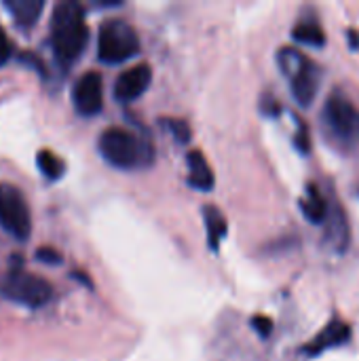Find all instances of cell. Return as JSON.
Masks as SVG:
<instances>
[{
	"mask_svg": "<svg viewBox=\"0 0 359 361\" xmlns=\"http://www.w3.org/2000/svg\"><path fill=\"white\" fill-rule=\"evenodd\" d=\"M296 148L307 154L311 150V140H309V129L300 123V133H296Z\"/></svg>",
	"mask_w": 359,
	"mask_h": 361,
	"instance_id": "obj_22",
	"label": "cell"
},
{
	"mask_svg": "<svg viewBox=\"0 0 359 361\" xmlns=\"http://www.w3.org/2000/svg\"><path fill=\"white\" fill-rule=\"evenodd\" d=\"M322 226H324L326 250L336 256H343L351 245V228H349V220H347L343 207L336 201L332 205H328V216Z\"/></svg>",
	"mask_w": 359,
	"mask_h": 361,
	"instance_id": "obj_9",
	"label": "cell"
},
{
	"mask_svg": "<svg viewBox=\"0 0 359 361\" xmlns=\"http://www.w3.org/2000/svg\"><path fill=\"white\" fill-rule=\"evenodd\" d=\"M51 42L61 63H72L83 55L89 42V25L78 2L61 0L55 4L51 15Z\"/></svg>",
	"mask_w": 359,
	"mask_h": 361,
	"instance_id": "obj_1",
	"label": "cell"
},
{
	"mask_svg": "<svg viewBox=\"0 0 359 361\" xmlns=\"http://www.w3.org/2000/svg\"><path fill=\"white\" fill-rule=\"evenodd\" d=\"M36 258L44 264H59L61 262V254L53 247H40L36 250Z\"/></svg>",
	"mask_w": 359,
	"mask_h": 361,
	"instance_id": "obj_21",
	"label": "cell"
},
{
	"mask_svg": "<svg viewBox=\"0 0 359 361\" xmlns=\"http://www.w3.org/2000/svg\"><path fill=\"white\" fill-rule=\"evenodd\" d=\"M0 294L6 300L17 302L21 307L40 309L51 302L55 290H53L51 281H47L44 277L13 269L0 279Z\"/></svg>",
	"mask_w": 359,
	"mask_h": 361,
	"instance_id": "obj_6",
	"label": "cell"
},
{
	"mask_svg": "<svg viewBox=\"0 0 359 361\" xmlns=\"http://www.w3.org/2000/svg\"><path fill=\"white\" fill-rule=\"evenodd\" d=\"M322 127L334 146L353 148L359 142V108L343 91H332L322 108Z\"/></svg>",
	"mask_w": 359,
	"mask_h": 361,
	"instance_id": "obj_4",
	"label": "cell"
},
{
	"mask_svg": "<svg viewBox=\"0 0 359 361\" xmlns=\"http://www.w3.org/2000/svg\"><path fill=\"white\" fill-rule=\"evenodd\" d=\"M347 44L351 47V51H359V32L355 27L347 30Z\"/></svg>",
	"mask_w": 359,
	"mask_h": 361,
	"instance_id": "obj_23",
	"label": "cell"
},
{
	"mask_svg": "<svg viewBox=\"0 0 359 361\" xmlns=\"http://www.w3.org/2000/svg\"><path fill=\"white\" fill-rule=\"evenodd\" d=\"M99 154L116 169H135L152 163V144L125 127H108L97 140Z\"/></svg>",
	"mask_w": 359,
	"mask_h": 361,
	"instance_id": "obj_2",
	"label": "cell"
},
{
	"mask_svg": "<svg viewBox=\"0 0 359 361\" xmlns=\"http://www.w3.org/2000/svg\"><path fill=\"white\" fill-rule=\"evenodd\" d=\"M292 38L300 44H307V47H313V49H320L326 44V34H324V27L320 25L317 19L309 17V19H300L294 27H292Z\"/></svg>",
	"mask_w": 359,
	"mask_h": 361,
	"instance_id": "obj_16",
	"label": "cell"
},
{
	"mask_svg": "<svg viewBox=\"0 0 359 361\" xmlns=\"http://www.w3.org/2000/svg\"><path fill=\"white\" fill-rule=\"evenodd\" d=\"M4 6L17 25L32 27L44 11V0H4Z\"/></svg>",
	"mask_w": 359,
	"mask_h": 361,
	"instance_id": "obj_14",
	"label": "cell"
},
{
	"mask_svg": "<svg viewBox=\"0 0 359 361\" xmlns=\"http://www.w3.org/2000/svg\"><path fill=\"white\" fill-rule=\"evenodd\" d=\"M252 328L258 332L260 338H269L271 332H273V322H271L269 317H264V315H256V317L252 319Z\"/></svg>",
	"mask_w": 359,
	"mask_h": 361,
	"instance_id": "obj_19",
	"label": "cell"
},
{
	"mask_svg": "<svg viewBox=\"0 0 359 361\" xmlns=\"http://www.w3.org/2000/svg\"><path fill=\"white\" fill-rule=\"evenodd\" d=\"M203 220H205V231H207V243L212 252H218L222 241L226 239L229 233V222L226 216L216 207V205H205L203 207Z\"/></svg>",
	"mask_w": 359,
	"mask_h": 361,
	"instance_id": "obj_13",
	"label": "cell"
},
{
	"mask_svg": "<svg viewBox=\"0 0 359 361\" xmlns=\"http://www.w3.org/2000/svg\"><path fill=\"white\" fill-rule=\"evenodd\" d=\"M167 127H169L171 135H174V137H176L180 144H186V142H190V125H188L186 121H180V118H169Z\"/></svg>",
	"mask_w": 359,
	"mask_h": 361,
	"instance_id": "obj_18",
	"label": "cell"
},
{
	"mask_svg": "<svg viewBox=\"0 0 359 361\" xmlns=\"http://www.w3.org/2000/svg\"><path fill=\"white\" fill-rule=\"evenodd\" d=\"M0 226L19 241L32 235V212L23 192L13 184H0Z\"/></svg>",
	"mask_w": 359,
	"mask_h": 361,
	"instance_id": "obj_7",
	"label": "cell"
},
{
	"mask_svg": "<svg viewBox=\"0 0 359 361\" xmlns=\"http://www.w3.org/2000/svg\"><path fill=\"white\" fill-rule=\"evenodd\" d=\"M300 203V212L303 216L311 222V224H324L326 216H328V199L320 192V188L315 184L307 186V195L298 201Z\"/></svg>",
	"mask_w": 359,
	"mask_h": 361,
	"instance_id": "obj_15",
	"label": "cell"
},
{
	"mask_svg": "<svg viewBox=\"0 0 359 361\" xmlns=\"http://www.w3.org/2000/svg\"><path fill=\"white\" fill-rule=\"evenodd\" d=\"M36 163H38V169L42 171V176L49 178V180H59L66 173L63 159L53 150H40L36 154Z\"/></svg>",
	"mask_w": 359,
	"mask_h": 361,
	"instance_id": "obj_17",
	"label": "cell"
},
{
	"mask_svg": "<svg viewBox=\"0 0 359 361\" xmlns=\"http://www.w3.org/2000/svg\"><path fill=\"white\" fill-rule=\"evenodd\" d=\"M74 108L83 116H95L104 108V80L97 72H85L72 91Z\"/></svg>",
	"mask_w": 359,
	"mask_h": 361,
	"instance_id": "obj_8",
	"label": "cell"
},
{
	"mask_svg": "<svg viewBox=\"0 0 359 361\" xmlns=\"http://www.w3.org/2000/svg\"><path fill=\"white\" fill-rule=\"evenodd\" d=\"M351 338V328L345 324V322H339V319H334V322H330L303 351L307 353V355H311V357H315V355H322L324 351H328V349H334V347H341V345H345L347 341Z\"/></svg>",
	"mask_w": 359,
	"mask_h": 361,
	"instance_id": "obj_11",
	"label": "cell"
},
{
	"mask_svg": "<svg viewBox=\"0 0 359 361\" xmlns=\"http://www.w3.org/2000/svg\"><path fill=\"white\" fill-rule=\"evenodd\" d=\"M11 57H13V42L6 36L4 27L0 25V66H4Z\"/></svg>",
	"mask_w": 359,
	"mask_h": 361,
	"instance_id": "obj_20",
	"label": "cell"
},
{
	"mask_svg": "<svg viewBox=\"0 0 359 361\" xmlns=\"http://www.w3.org/2000/svg\"><path fill=\"white\" fill-rule=\"evenodd\" d=\"M186 165H188V184L197 190H212L216 184V176L212 171L209 161L201 150H190L186 154Z\"/></svg>",
	"mask_w": 359,
	"mask_h": 361,
	"instance_id": "obj_12",
	"label": "cell"
},
{
	"mask_svg": "<svg viewBox=\"0 0 359 361\" xmlns=\"http://www.w3.org/2000/svg\"><path fill=\"white\" fill-rule=\"evenodd\" d=\"M152 82V68L148 63H138L125 70L114 82V97L123 104L142 97Z\"/></svg>",
	"mask_w": 359,
	"mask_h": 361,
	"instance_id": "obj_10",
	"label": "cell"
},
{
	"mask_svg": "<svg viewBox=\"0 0 359 361\" xmlns=\"http://www.w3.org/2000/svg\"><path fill=\"white\" fill-rule=\"evenodd\" d=\"M277 66L281 74L290 80L294 102L303 108H309L322 85V68L294 47H281L277 51Z\"/></svg>",
	"mask_w": 359,
	"mask_h": 361,
	"instance_id": "obj_3",
	"label": "cell"
},
{
	"mask_svg": "<svg viewBox=\"0 0 359 361\" xmlns=\"http://www.w3.org/2000/svg\"><path fill=\"white\" fill-rule=\"evenodd\" d=\"M138 30L123 19H108L99 25L97 34V57L104 63H123L140 53Z\"/></svg>",
	"mask_w": 359,
	"mask_h": 361,
	"instance_id": "obj_5",
	"label": "cell"
}]
</instances>
